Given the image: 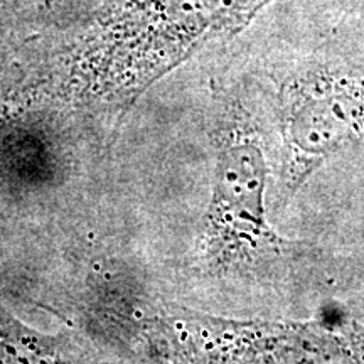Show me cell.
Listing matches in <instances>:
<instances>
[{
    "instance_id": "obj_1",
    "label": "cell",
    "mask_w": 364,
    "mask_h": 364,
    "mask_svg": "<svg viewBox=\"0 0 364 364\" xmlns=\"http://www.w3.org/2000/svg\"><path fill=\"white\" fill-rule=\"evenodd\" d=\"M284 181L295 193L327 159L364 139V61L309 63L280 90Z\"/></svg>"
},
{
    "instance_id": "obj_2",
    "label": "cell",
    "mask_w": 364,
    "mask_h": 364,
    "mask_svg": "<svg viewBox=\"0 0 364 364\" xmlns=\"http://www.w3.org/2000/svg\"><path fill=\"white\" fill-rule=\"evenodd\" d=\"M267 172L255 130L241 124L228 130L218 150L204 235V248L215 263L252 260L284 245L267 221Z\"/></svg>"
},
{
    "instance_id": "obj_3",
    "label": "cell",
    "mask_w": 364,
    "mask_h": 364,
    "mask_svg": "<svg viewBox=\"0 0 364 364\" xmlns=\"http://www.w3.org/2000/svg\"><path fill=\"white\" fill-rule=\"evenodd\" d=\"M0 364H65L58 344L16 321L0 318Z\"/></svg>"
}]
</instances>
